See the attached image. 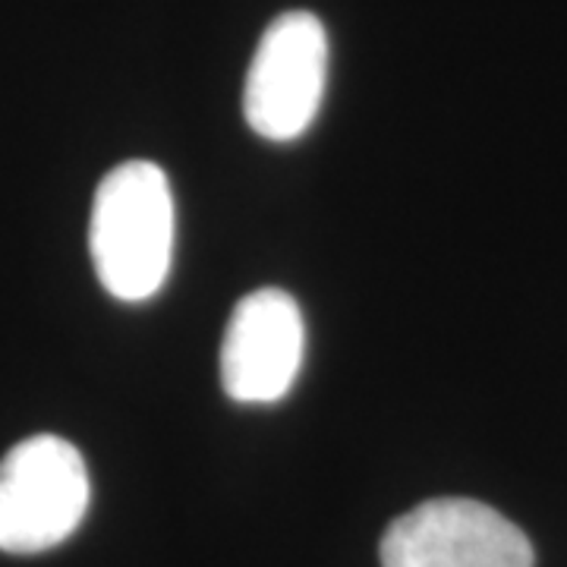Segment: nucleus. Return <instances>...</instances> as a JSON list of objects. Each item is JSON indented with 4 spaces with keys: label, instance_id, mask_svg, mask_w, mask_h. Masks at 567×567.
Here are the masks:
<instances>
[{
    "label": "nucleus",
    "instance_id": "5",
    "mask_svg": "<svg viewBox=\"0 0 567 567\" xmlns=\"http://www.w3.org/2000/svg\"><path fill=\"white\" fill-rule=\"evenodd\" d=\"M306 353L300 303L281 287H259L234 306L221 344L224 394L237 404H278Z\"/></svg>",
    "mask_w": 567,
    "mask_h": 567
},
{
    "label": "nucleus",
    "instance_id": "2",
    "mask_svg": "<svg viewBox=\"0 0 567 567\" xmlns=\"http://www.w3.org/2000/svg\"><path fill=\"white\" fill-rule=\"evenodd\" d=\"M92 502L89 466L61 435H32L0 461V551L39 555L66 543Z\"/></svg>",
    "mask_w": 567,
    "mask_h": 567
},
{
    "label": "nucleus",
    "instance_id": "4",
    "mask_svg": "<svg viewBox=\"0 0 567 567\" xmlns=\"http://www.w3.org/2000/svg\"><path fill=\"white\" fill-rule=\"evenodd\" d=\"M524 529L473 498H432L382 536V567H533Z\"/></svg>",
    "mask_w": 567,
    "mask_h": 567
},
{
    "label": "nucleus",
    "instance_id": "1",
    "mask_svg": "<svg viewBox=\"0 0 567 567\" xmlns=\"http://www.w3.org/2000/svg\"><path fill=\"white\" fill-rule=\"evenodd\" d=\"M89 249L102 287L121 303L152 300L174 259V193L155 162L117 164L92 203Z\"/></svg>",
    "mask_w": 567,
    "mask_h": 567
},
{
    "label": "nucleus",
    "instance_id": "3",
    "mask_svg": "<svg viewBox=\"0 0 567 567\" xmlns=\"http://www.w3.org/2000/svg\"><path fill=\"white\" fill-rule=\"evenodd\" d=\"M328 82V32L309 10H287L252 54L244 89L249 130L268 142H293L319 117Z\"/></svg>",
    "mask_w": 567,
    "mask_h": 567
}]
</instances>
